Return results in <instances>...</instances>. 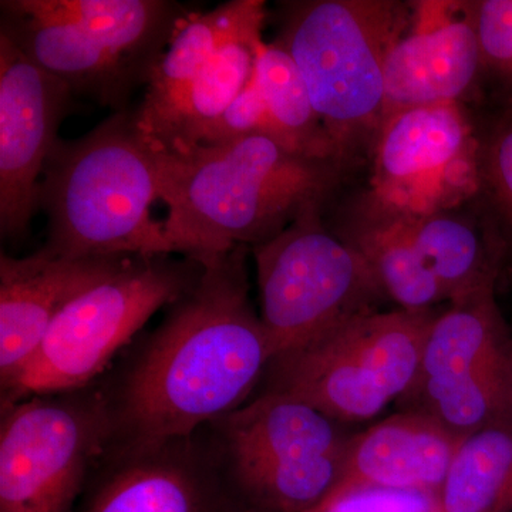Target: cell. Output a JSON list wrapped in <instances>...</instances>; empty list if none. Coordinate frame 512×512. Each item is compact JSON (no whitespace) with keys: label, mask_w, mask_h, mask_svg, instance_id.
Masks as SVG:
<instances>
[{"label":"cell","mask_w":512,"mask_h":512,"mask_svg":"<svg viewBox=\"0 0 512 512\" xmlns=\"http://www.w3.org/2000/svg\"><path fill=\"white\" fill-rule=\"evenodd\" d=\"M251 251L238 245L200 261L195 285L168 306L120 379L101 386L110 446L192 437L251 400L272 359L249 295Z\"/></svg>","instance_id":"cell-1"},{"label":"cell","mask_w":512,"mask_h":512,"mask_svg":"<svg viewBox=\"0 0 512 512\" xmlns=\"http://www.w3.org/2000/svg\"><path fill=\"white\" fill-rule=\"evenodd\" d=\"M346 173L335 160L248 136L161 150L160 201L175 255L197 261L269 241L311 212H325Z\"/></svg>","instance_id":"cell-2"},{"label":"cell","mask_w":512,"mask_h":512,"mask_svg":"<svg viewBox=\"0 0 512 512\" xmlns=\"http://www.w3.org/2000/svg\"><path fill=\"white\" fill-rule=\"evenodd\" d=\"M161 148L141 130L136 110L113 113L77 140H59L39 185L47 217L43 251L66 258L175 255L160 201Z\"/></svg>","instance_id":"cell-3"},{"label":"cell","mask_w":512,"mask_h":512,"mask_svg":"<svg viewBox=\"0 0 512 512\" xmlns=\"http://www.w3.org/2000/svg\"><path fill=\"white\" fill-rule=\"evenodd\" d=\"M413 3L298 0L279 6V43L301 73L345 173L370 154L384 120V67Z\"/></svg>","instance_id":"cell-4"},{"label":"cell","mask_w":512,"mask_h":512,"mask_svg":"<svg viewBox=\"0 0 512 512\" xmlns=\"http://www.w3.org/2000/svg\"><path fill=\"white\" fill-rule=\"evenodd\" d=\"M202 269L201 262L190 256L124 258L67 303L28 366L2 390V407L96 384L154 313L190 291Z\"/></svg>","instance_id":"cell-5"},{"label":"cell","mask_w":512,"mask_h":512,"mask_svg":"<svg viewBox=\"0 0 512 512\" xmlns=\"http://www.w3.org/2000/svg\"><path fill=\"white\" fill-rule=\"evenodd\" d=\"M436 309L369 312L275 356L261 393L282 394L343 424L379 416L412 387Z\"/></svg>","instance_id":"cell-6"},{"label":"cell","mask_w":512,"mask_h":512,"mask_svg":"<svg viewBox=\"0 0 512 512\" xmlns=\"http://www.w3.org/2000/svg\"><path fill=\"white\" fill-rule=\"evenodd\" d=\"M251 249L272 359L377 311L387 299L365 259L323 222V212L299 218Z\"/></svg>","instance_id":"cell-7"},{"label":"cell","mask_w":512,"mask_h":512,"mask_svg":"<svg viewBox=\"0 0 512 512\" xmlns=\"http://www.w3.org/2000/svg\"><path fill=\"white\" fill-rule=\"evenodd\" d=\"M111 437L97 384L2 407L0 512H72Z\"/></svg>","instance_id":"cell-8"},{"label":"cell","mask_w":512,"mask_h":512,"mask_svg":"<svg viewBox=\"0 0 512 512\" xmlns=\"http://www.w3.org/2000/svg\"><path fill=\"white\" fill-rule=\"evenodd\" d=\"M356 214L413 222L476 200L481 138L463 103L397 111L384 119Z\"/></svg>","instance_id":"cell-9"},{"label":"cell","mask_w":512,"mask_h":512,"mask_svg":"<svg viewBox=\"0 0 512 512\" xmlns=\"http://www.w3.org/2000/svg\"><path fill=\"white\" fill-rule=\"evenodd\" d=\"M74 94L0 32V234L20 241L39 210V185Z\"/></svg>","instance_id":"cell-10"},{"label":"cell","mask_w":512,"mask_h":512,"mask_svg":"<svg viewBox=\"0 0 512 512\" xmlns=\"http://www.w3.org/2000/svg\"><path fill=\"white\" fill-rule=\"evenodd\" d=\"M110 446L83 512H235L210 441Z\"/></svg>","instance_id":"cell-11"},{"label":"cell","mask_w":512,"mask_h":512,"mask_svg":"<svg viewBox=\"0 0 512 512\" xmlns=\"http://www.w3.org/2000/svg\"><path fill=\"white\" fill-rule=\"evenodd\" d=\"M412 3L409 28L384 67V119L413 107L463 103L481 83L471 2Z\"/></svg>","instance_id":"cell-12"},{"label":"cell","mask_w":512,"mask_h":512,"mask_svg":"<svg viewBox=\"0 0 512 512\" xmlns=\"http://www.w3.org/2000/svg\"><path fill=\"white\" fill-rule=\"evenodd\" d=\"M127 256L66 258L42 248L0 256V387L8 389L42 345L59 313Z\"/></svg>","instance_id":"cell-13"},{"label":"cell","mask_w":512,"mask_h":512,"mask_svg":"<svg viewBox=\"0 0 512 512\" xmlns=\"http://www.w3.org/2000/svg\"><path fill=\"white\" fill-rule=\"evenodd\" d=\"M0 32L33 62L114 113L127 110L138 86H147L157 62L120 46L94 26L43 22L0 8Z\"/></svg>","instance_id":"cell-14"},{"label":"cell","mask_w":512,"mask_h":512,"mask_svg":"<svg viewBox=\"0 0 512 512\" xmlns=\"http://www.w3.org/2000/svg\"><path fill=\"white\" fill-rule=\"evenodd\" d=\"M463 440L423 414L397 412L353 434L329 494L379 488L439 495Z\"/></svg>","instance_id":"cell-15"},{"label":"cell","mask_w":512,"mask_h":512,"mask_svg":"<svg viewBox=\"0 0 512 512\" xmlns=\"http://www.w3.org/2000/svg\"><path fill=\"white\" fill-rule=\"evenodd\" d=\"M205 429L221 468L335 456L355 434L309 404L275 393L252 397Z\"/></svg>","instance_id":"cell-16"},{"label":"cell","mask_w":512,"mask_h":512,"mask_svg":"<svg viewBox=\"0 0 512 512\" xmlns=\"http://www.w3.org/2000/svg\"><path fill=\"white\" fill-rule=\"evenodd\" d=\"M448 303L431 322L419 372L402 397L512 365V330L495 299V288Z\"/></svg>","instance_id":"cell-17"},{"label":"cell","mask_w":512,"mask_h":512,"mask_svg":"<svg viewBox=\"0 0 512 512\" xmlns=\"http://www.w3.org/2000/svg\"><path fill=\"white\" fill-rule=\"evenodd\" d=\"M474 201L421 220L404 222L448 302L495 288L501 264L508 254L480 195L477 212H474Z\"/></svg>","instance_id":"cell-18"},{"label":"cell","mask_w":512,"mask_h":512,"mask_svg":"<svg viewBox=\"0 0 512 512\" xmlns=\"http://www.w3.org/2000/svg\"><path fill=\"white\" fill-rule=\"evenodd\" d=\"M266 3L231 0L207 13H192L160 57L136 110L140 126L158 116L218 52L242 37L262 35Z\"/></svg>","instance_id":"cell-19"},{"label":"cell","mask_w":512,"mask_h":512,"mask_svg":"<svg viewBox=\"0 0 512 512\" xmlns=\"http://www.w3.org/2000/svg\"><path fill=\"white\" fill-rule=\"evenodd\" d=\"M262 43V35H255L222 47L158 116L138 126L164 151L201 144L215 121L251 80Z\"/></svg>","instance_id":"cell-20"},{"label":"cell","mask_w":512,"mask_h":512,"mask_svg":"<svg viewBox=\"0 0 512 512\" xmlns=\"http://www.w3.org/2000/svg\"><path fill=\"white\" fill-rule=\"evenodd\" d=\"M332 231L365 259L384 295L397 308L431 311L448 302L404 222L355 214L352 224Z\"/></svg>","instance_id":"cell-21"},{"label":"cell","mask_w":512,"mask_h":512,"mask_svg":"<svg viewBox=\"0 0 512 512\" xmlns=\"http://www.w3.org/2000/svg\"><path fill=\"white\" fill-rule=\"evenodd\" d=\"M437 512H512V427L461 441L437 495Z\"/></svg>","instance_id":"cell-22"},{"label":"cell","mask_w":512,"mask_h":512,"mask_svg":"<svg viewBox=\"0 0 512 512\" xmlns=\"http://www.w3.org/2000/svg\"><path fill=\"white\" fill-rule=\"evenodd\" d=\"M254 80L282 146L303 156L339 163L298 67L279 43L264 42L259 47Z\"/></svg>","instance_id":"cell-23"},{"label":"cell","mask_w":512,"mask_h":512,"mask_svg":"<svg viewBox=\"0 0 512 512\" xmlns=\"http://www.w3.org/2000/svg\"><path fill=\"white\" fill-rule=\"evenodd\" d=\"M480 200L512 251V111L501 113L487 137L481 138Z\"/></svg>","instance_id":"cell-24"},{"label":"cell","mask_w":512,"mask_h":512,"mask_svg":"<svg viewBox=\"0 0 512 512\" xmlns=\"http://www.w3.org/2000/svg\"><path fill=\"white\" fill-rule=\"evenodd\" d=\"M248 136H268L279 143L274 121L269 116L265 101L256 87L254 74L245 89L235 97L220 119L208 130L201 144L225 143Z\"/></svg>","instance_id":"cell-25"},{"label":"cell","mask_w":512,"mask_h":512,"mask_svg":"<svg viewBox=\"0 0 512 512\" xmlns=\"http://www.w3.org/2000/svg\"><path fill=\"white\" fill-rule=\"evenodd\" d=\"M306 512H437V495L367 488L329 494Z\"/></svg>","instance_id":"cell-26"},{"label":"cell","mask_w":512,"mask_h":512,"mask_svg":"<svg viewBox=\"0 0 512 512\" xmlns=\"http://www.w3.org/2000/svg\"><path fill=\"white\" fill-rule=\"evenodd\" d=\"M511 330H512V328H511Z\"/></svg>","instance_id":"cell-27"}]
</instances>
